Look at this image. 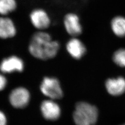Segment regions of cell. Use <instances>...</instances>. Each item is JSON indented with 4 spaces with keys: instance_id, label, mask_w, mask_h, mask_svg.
I'll return each mask as SVG.
<instances>
[{
    "instance_id": "9c48e42d",
    "label": "cell",
    "mask_w": 125,
    "mask_h": 125,
    "mask_svg": "<svg viewBox=\"0 0 125 125\" xmlns=\"http://www.w3.org/2000/svg\"><path fill=\"white\" fill-rule=\"evenodd\" d=\"M24 69V62L21 58L12 56L4 59L0 64V70L4 73L21 72Z\"/></svg>"
},
{
    "instance_id": "52a82bcc",
    "label": "cell",
    "mask_w": 125,
    "mask_h": 125,
    "mask_svg": "<svg viewBox=\"0 0 125 125\" xmlns=\"http://www.w3.org/2000/svg\"><path fill=\"white\" fill-rule=\"evenodd\" d=\"M41 111L45 119L55 121L60 116L61 109L59 105L52 100H45L41 105Z\"/></svg>"
},
{
    "instance_id": "8992f818",
    "label": "cell",
    "mask_w": 125,
    "mask_h": 125,
    "mask_svg": "<svg viewBox=\"0 0 125 125\" xmlns=\"http://www.w3.org/2000/svg\"><path fill=\"white\" fill-rule=\"evenodd\" d=\"M30 18L33 26L39 30L46 29L51 24L49 16L44 9H39L33 10Z\"/></svg>"
},
{
    "instance_id": "ba28073f",
    "label": "cell",
    "mask_w": 125,
    "mask_h": 125,
    "mask_svg": "<svg viewBox=\"0 0 125 125\" xmlns=\"http://www.w3.org/2000/svg\"><path fill=\"white\" fill-rule=\"evenodd\" d=\"M66 48L68 52L73 58L76 59H80L83 58L87 51L84 44L75 37L68 41Z\"/></svg>"
},
{
    "instance_id": "3957f363",
    "label": "cell",
    "mask_w": 125,
    "mask_h": 125,
    "mask_svg": "<svg viewBox=\"0 0 125 125\" xmlns=\"http://www.w3.org/2000/svg\"><path fill=\"white\" fill-rule=\"evenodd\" d=\"M40 90L45 95L52 100L61 98L63 95L60 83L55 78H44L40 85Z\"/></svg>"
},
{
    "instance_id": "30bf717a",
    "label": "cell",
    "mask_w": 125,
    "mask_h": 125,
    "mask_svg": "<svg viewBox=\"0 0 125 125\" xmlns=\"http://www.w3.org/2000/svg\"><path fill=\"white\" fill-rule=\"evenodd\" d=\"M105 85L107 92L112 95H120L125 92V79L122 77L109 78Z\"/></svg>"
},
{
    "instance_id": "4fadbf2b",
    "label": "cell",
    "mask_w": 125,
    "mask_h": 125,
    "mask_svg": "<svg viewBox=\"0 0 125 125\" xmlns=\"http://www.w3.org/2000/svg\"><path fill=\"white\" fill-rule=\"evenodd\" d=\"M16 8L15 0H0V13L6 15L14 11Z\"/></svg>"
},
{
    "instance_id": "277c9868",
    "label": "cell",
    "mask_w": 125,
    "mask_h": 125,
    "mask_svg": "<svg viewBox=\"0 0 125 125\" xmlns=\"http://www.w3.org/2000/svg\"><path fill=\"white\" fill-rule=\"evenodd\" d=\"M63 24L65 30L69 34L73 37L81 35L83 28L78 16L74 13L66 14L63 19Z\"/></svg>"
},
{
    "instance_id": "2e32d148",
    "label": "cell",
    "mask_w": 125,
    "mask_h": 125,
    "mask_svg": "<svg viewBox=\"0 0 125 125\" xmlns=\"http://www.w3.org/2000/svg\"><path fill=\"white\" fill-rule=\"evenodd\" d=\"M7 119L3 113L0 111V125H6Z\"/></svg>"
},
{
    "instance_id": "5b68a950",
    "label": "cell",
    "mask_w": 125,
    "mask_h": 125,
    "mask_svg": "<svg viewBox=\"0 0 125 125\" xmlns=\"http://www.w3.org/2000/svg\"><path fill=\"white\" fill-rule=\"evenodd\" d=\"M30 100V94L25 88L20 87L13 90L9 96L10 102L16 108L27 106Z\"/></svg>"
},
{
    "instance_id": "8fae6325",
    "label": "cell",
    "mask_w": 125,
    "mask_h": 125,
    "mask_svg": "<svg viewBox=\"0 0 125 125\" xmlns=\"http://www.w3.org/2000/svg\"><path fill=\"white\" fill-rule=\"evenodd\" d=\"M16 30L14 24L8 18H0V38L7 39L11 38L16 34Z\"/></svg>"
},
{
    "instance_id": "e0dca14e",
    "label": "cell",
    "mask_w": 125,
    "mask_h": 125,
    "mask_svg": "<svg viewBox=\"0 0 125 125\" xmlns=\"http://www.w3.org/2000/svg\"></svg>"
},
{
    "instance_id": "7c38bea8",
    "label": "cell",
    "mask_w": 125,
    "mask_h": 125,
    "mask_svg": "<svg viewBox=\"0 0 125 125\" xmlns=\"http://www.w3.org/2000/svg\"><path fill=\"white\" fill-rule=\"evenodd\" d=\"M111 27L114 34L119 37H125V18L118 16L113 18L111 22Z\"/></svg>"
},
{
    "instance_id": "7a4b0ae2",
    "label": "cell",
    "mask_w": 125,
    "mask_h": 125,
    "mask_svg": "<svg viewBox=\"0 0 125 125\" xmlns=\"http://www.w3.org/2000/svg\"><path fill=\"white\" fill-rule=\"evenodd\" d=\"M73 116L76 125H94L97 121L98 111L89 103L80 102L76 104Z\"/></svg>"
},
{
    "instance_id": "5bb4252c",
    "label": "cell",
    "mask_w": 125,
    "mask_h": 125,
    "mask_svg": "<svg viewBox=\"0 0 125 125\" xmlns=\"http://www.w3.org/2000/svg\"><path fill=\"white\" fill-rule=\"evenodd\" d=\"M113 60L119 66L125 67V49L121 48L115 51L113 54Z\"/></svg>"
},
{
    "instance_id": "9a60e30c",
    "label": "cell",
    "mask_w": 125,
    "mask_h": 125,
    "mask_svg": "<svg viewBox=\"0 0 125 125\" xmlns=\"http://www.w3.org/2000/svg\"><path fill=\"white\" fill-rule=\"evenodd\" d=\"M7 84V80L4 76L0 74V91L4 89Z\"/></svg>"
},
{
    "instance_id": "6da1fadb",
    "label": "cell",
    "mask_w": 125,
    "mask_h": 125,
    "mask_svg": "<svg viewBox=\"0 0 125 125\" xmlns=\"http://www.w3.org/2000/svg\"><path fill=\"white\" fill-rule=\"evenodd\" d=\"M59 48L58 41L53 40L49 33L41 31L32 36L28 47L32 56L41 60L53 58L58 53Z\"/></svg>"
}]
</instances>
